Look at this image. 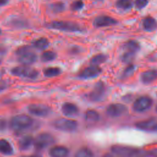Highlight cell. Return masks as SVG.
Masks as SVG:
<instances>
[{"label": "cell", "mask_w": 157, "mask_h": 157, "mask_svg": "<svg viewBox=\"0 0 157 157\" xmlns=\"http://www.w3.org/2000/svg\"><path fill=\"white\" fill-rule=\"evenodd\" d=\"M50 157H68L69 151L67 148L64 146H54L52 147L48 151Z\"/></svg>", "instance_id": "15"}, {"label": "cell", "mask_w": 157, "mask_h": 157, "mask_svg": "<svg viewBox=\"0 0 157 157\" xmlns=\"http://www.w3.org/2000/svg\"><path fill=\"white\" fill-rule=\"evenodd\" d=\"M65 9V5L62 2H56L50 5V9L54 13L62 12Z\"/></svg>", "instance_id": "29"}, {"label": "cell", "mask_w": 157, "mask_h": 157, "mask_svg": "<svg viewBox=\"0 0 157 157\" xmlns=\"http://www.w3.org/2000/svg\"><path fill=\"white\" fill-rule=\"evenodd\" d=\"M153 101L152 99L147 96H143L138 98L133 103V109L137 112H143L149 109Z\"/></svg>", "instance_id": "8"}, {"label": "cell", "mask_w": 157, "mask_h": 157, "mask_svg": "<svg viewBox=\"0 0 157 157\" xmlns=\"http://www.w3.org/2000/svg\"><path fill=\"white\" fill-rule=\"evenodd\" d=\"M134 65H132V64L129 65V66L126 68V69L124 71L123 76L127 77V76H128V75L132 74V72H134Z\"/></svg>", "instance_id": "35"}, {"label": "cell", "mask_w": 157, "mask_h": 157, "mask_svg": "<svg viewBox=\"0 0 157 157\" xmlns=\"http://www.w3.org/2000/svg\"><path fill=\"white\" fill-rule=\"evenodd\" d=\"M107 59V56L102 53L97 54L92 57L90 60L91 65L99 66L100 64L104 63Z\"/></svg>", "instance_id": "26"}, {"label": "cell", "mask_w": 157, "mask_h": 157, "mask_svg": "<svg viewBox=\"0 0 157 157\" xmlns=\"http://www.w3.org/2000/svg\"><path fill=\"white\" fill-rule=\"evenodd\" d=\"M61 111L64 115L67 117L76 116L79 112L78 107L74 103L66 102L62 105Z\"/></svg>", "instance_id": "14"}, {"label": "cell", "mask_w": 157, "mask_h": 157, "mask_svg": "<svg viewBox=\"0 0 157 157\" xmlns=\"http://www.w3.org/2000/svg\"><path fill=\"white\" fill-rule=\"evenodd\" d=\"M6 52V48L2 45H0V55H4Z\"/></svg>", "instance_id": "40"}, {"label": "cell", "mask_w": 157, "mask_h": 157, "mask_svg": "<svg viewBox=\"0 0 157 157\" xmlns=\"http://www.w3.org/2000/svg\"><path fill=\"white\" fill-rule=\"evenodd\" d=\"M156 111H157V106H156Z\"/></svg>", "instance_id": "46"}, {"label": "cell", "mask_w": 157, "mask_h": 157, "mask_svg": "<svg viewBox=\"0 0 157 157\" xmlns=\"http://www.w3.org/2000/svg\"><path fill=\"white\" fill-rule=\"evenodd\" d=\"M13 152L11 144L5 139H0V153L4 155H11Z\"/></svg>", "instance_id": "22"}, {"label": "cell", "mask_w": 157, "mask_h": 157, "mask_svg": "<svg viewBox=\"0 0 157 157\" xmlns=\"http://www.w3.org/2000/svg\"><path fill=\"white\" fill-rule=\"evenodd\" d=\"M50 44L49 40L46 37H40L38 38L32 42L33 48H35L38 50H45L46 49Z\"/></svg>", "instance_id": "20"}, {"label": "cell", "mask_w": 157, "mask_h": 157, "mask_svg": "<svg viewBox=\"0 0 157 157\" xmlns=\"http://www.w3.org/2000/svg\"><path fill=\"white\" fill-rule=\"evenodd\" d=\"M102 72V69L99 66L91 65L82 69L78 74L81 79H90L98 77Z\"/></svg>", "instance_id": "10"}, {"label": "cell", "mask_w": 157, "mask_h": 157, "mask_svg": "<svg viewBox=\"0 0 157 157\" xmlns=\"http://www.w3.org/2000/svg\"><path fill=\"white\" fill-rule=\"evenodd\" d=\"M127 112V107L120 103H115L109 105L106 109L107 114L112 118L122 116Z\"/></svg>", "instance_id": "11"}, {"label": "cell", "mask_w": 157, "mask_h": 157, "mask_svg": "<svg viewBox=\"0 0 157 157\" xmlns=\"http://www.w3.org/2000/svg\"><path fill=\"white\" fill-rule=\"evenodd\" d=\"M111 151L118 157H144L142 150L123 145H114L112 147Z\"/></svg>", "instance_id": "3"}, {"label": "cell", "mask_w": 157, "mask_h": 157, "mask_svg": "<svg viewBox=\"0 0 157 157\" xmlns=\"http://www.w3.org/2000/svg\"><path fill=\"white\" fill-rule=\"evenodd\" d=\"M32 48H33V47L32 46H29V45H23V46H21L20 47H18L16 51H15V53L17 55H18V56L23 55V54H25L27 52H31L32 51Z\"/></svg>", "instance_id": "31"}, {"label": "cell", "mask_w": 157, "mask_h": 157, "mask_svg": "<svg viewBox=\"0 0 157 157\" xmlns=\"http://www.w3.org/2000/svg\"><path fill=\"white\" fill-rule=\"evenodd\" d=\"M70 52L71 54H77L80 52V50L78 47H74L71 48Z\"/></svg>", "instance_id": "38"}, {"label": "cell", "mask_w": 157, "mask_h": 157, "mask_svg": "<svg viewBox=\"0 0 157 157\" xmlns=\"http://www.w3.org/2000/svg\"><path fill=\"white\" fill-rule=\"evenodd\" d=\"M37 55L31 51L18 56V61L24 66H28L34 63L37 59Z\"/></svg>", "instance_id": "16"}, {"label": "cell", "mask_w": 157, "mask_h": 157, "mask_svg": "<svg viewBox=\"0 0 157 157\" xmlns=\"http://www.w3.org/2000/svg\"><path fill=\"white\" fill-rule=\"evenodd\" d=\"M150 156L157 157V149L151 150V151H150Z\"/></svg>", "instance_id": "42"}, {"label": "cell", "mask_w": 157, "mask_h": 157, "mask_svg": "<svg viewBox=\"0 0 157 157\" xmlns=\"http://www.w3.org/2000/svg\"><path fill=\"white\" fill-rule=\"evenodd\" d=\"M43 73L47 77H54L61 73V69L58 67H48L44 69Z\"/></svg>", "instance_id": "23"}, {"label": "cell", "mask_w": 157, "mask_h": 157, "mask_svg": "<svg viewBox=\"0 0 157 157\" xmlns=\"http://www.w3.org/2000/svg\"><path fill=\"white\" fill-rule=\"evenodd\" d=\"M55 142L54 137L47 132H42L38 134L34 139L35 148L37 150H42L49 147Z\"/></svg>", "instance_id": "6"}, {"label": "cell", "mask_w": 157, "mask_h": 157, "mask_svg": "<svg viewBox=\"0 0 157 157\" xmlns=\"http://www.w3.org/2000/svg\"><path fill=\"white\" fill-rule=\"evenodd\" d=\"M85 118L88 122H96L99 119V114L94 110H88L85 113Z\"/></svg>", "instance_id": "24"}, {"label": "cell", "mask_w": 157, "mask_h": 157, "mask_svg": "<svg viewBox=\"0 0 157 157\" xmlns=\"http://www.w3.org/2000/svg\"><path fill=\"white\" fill-rule=\"evenodd\" d=\"M1 29H0V35H1Z\"/></svg>", "instance_id": "44"}, {"label": "cell", "mask_w": 157, "mask_h": 157, "mask_svg": "<svg viewBox=\"0 0 157 157\" xmlns=\"http://www.w3.org/2000/svg\"><path fill=\"white\" fill-rule=\"evenodd\" d=\"M102 157H118L115 154L112 153V151L110 153H107L103 155Z\"/></svg>", "instance_id": "39"}, {"label": "cell", "mask_w": 157, "mask_h": 157, "mask_svg": "<svg viewBox=\"0 0 157 157\" xmlns=\"http://www.w3.org/2000/svg\"><path fill=\"white\" fill-rule=\"evenodd\" d=\"M56 58V54L53 51L47 50L44 52L41 56L40 59L43 62H50L54 60Z\"/></svg>", "instance_id": "25"}, {"label": "cell", "mask_w": 157, "mask_h": 157, "mask_svg": "<svg viewBox=\"0 0 157 157\" xmlns=\"http://www.w3.org/2000/svg\"><path fill=\"white\" fill-rule=\"evenodd\" d=\"M106 88L104 83L102 81L98 82L93 90L88 94V99L93 102L101 101L105 97Z\"/></svg>", "instance_id": "7"}, {"label": "cell", "mask_w": 157, "mask_h": 157, "mask_svg": "<svg viewBox=\"0 0 157 157\" xmlns=\"http://www.w3.org/2000/svg\"><path fill=\"white\" fill-rule=\"evenodd\" d=\"M34 120L28 115L20 114L13 116L10 120V129L16 134H20L30 129L33 125Z\"/></svg>", "instance_id": "1"}, {"label": "cell", "mask_w": 157, "mask_h": 157, "mask_svg": "<svg viewBox=\"0 0 157 157\" xmlns=\"http://www.w3.org/2000/svg\"><path fill=\"white\" fill-rule=\"evenodd\" d=\"M123 48L127 52L135 54L140 49V45L137 41L134 40H130L124 44Z\"/></svg>", "instance_id": "21"}, {"label": "cell", "mask_w": 157, "mask_h": 157, "mask_svg": "<svg viewBox=\"0 0 157 157\" xmlns=\"http://www.w3.org/2000/svg\"><path fill=\"white\" fill-rule=\"evenodd\" d=\"M132 0H117L116 6L119 9L127 10L132 7Z\"/></svg>", "instance_id": "28"}, {"label": "cell", "mask_w": 157, "mask_h": 157, "mask_svg": "<svg viewBox=\"0 0 157 157\" xmlns=\"http://www.w3.org/2000/svg\"><path fill=\"white\" fill-rule=\"evenodd\" d=\"M117 21L113 18L108 15H99L96 17L93 20V25L97 28L106 27L113 25L117 23Z\"/></svg>", "instance_id": "12"}, {"label": "cell", "mask_w": 157, "mask_h": 157, "mask_svg": "<svg viewBox=\"0 0 157 157\" xmlns=\"http://www.w3.org/2000/svg\"><path fill=\"white\" fill-rule=\"evenodd\" d=\"M10 72L13 75L29 79H35L39 75V72L37 70L29 66L24 65L12 68Z\"/></svg>", "instance_id": "5"}, {"label": "cell", "mask_w": 157, "mask_h": 157, "mask_svg": "<svg viewBox=\"0 0 157 157\" xmlns=\"http://www.w3.org/2000/svg\"><path fill=\"white\" fill-rule=\"evenodd\" d=\"M7 87V83L4 80H0V92L6 90Z\"/></svg>", "instance_id": "37"}, {"label": "cell", "mask_w": 157, "mask_h": 157, "mask_svg": "<svg viewBox=\"0 0 157 157\" xmlns=\"http://www.w3.org/2000/svg\"><path fill=\"white\" fill-rule=\"evenodd\" d=\"M34 138L30 135L23 136L18 142V145L21 150H28L34 144Z\"/></svg>", "instance_id": "18"}, {"label": "cell", "mask_w": 157, "mask_h": 157, "mask_svg": "<svg viewBox=\"0 0 157 157\" xmlns=\"http://www.w3.org/2000/svg\"><path fill=\"white\" fill-rule=\"evenodd\" d=\"M21 157H42V156H39L38 155H29V156H21Z\"/></svg>", "instance_id": "43"}, {"label": "cell", "mask_w": 157, "mask_h": 157, "mask_svg": "<svg viewBox=\"0 0 157 157\" xmlns=\"http://www.w3.org/2000/svg\"><path fill=\"white\" fill-rule=\"evenodd\" d=\"M74 157H94V155L88 148L82 147L77 151Z\"/></svg>", "instance_id": "27"}, {"label": "cell", "mask_w": 157, "mask_h": 157, "mask_svg": "<svg viewBox=\"0 0 157 157\" xmlns=\"http://www.w3.org/2000/svg\"><path fill=\"white\" fill-rule=\"evenodd\" d=\"M9 2V0H0V7L4 6Z\"/></svg>", "instance_id": "41"}, {"label": "cell", "mask_w": 157, "mask_h": 157, "mask_svg": "<svg viewBox=\"0 0 157 157\" xmlns=\"http://www.w3.org/2000/svg\"><path fill=\"white\" fill-rule=\"evenodd\" d=\"M136 126L137 128L142 131L148 132H157V120L154 119H150L139 121L136 123Z\"/></svg>", "instance_id": "13"}, {"label": "cell", "mask_w": 157, "mask_h": 157, "mask_svg": "<svg viewBox=\"0 0 157 157\" xmlns=\"http://www.w3.org/2000/svg\"><path fill=\"white\" fill-rule=\"evenodd\" d=\"M134 53H130V52H126L121 56V59L124 63H129L131 61H132V59L134 58Z\"/></svg>", "instance_id": "33"}, {"label": "cell", "mask_w": 157, "mask_h": 157, "mask_svg": "<svg viewBox=\"0 0 157 157\" xmlns=\"http://www.w3.org/2000/svg\"><path fill=\"white\" fill-rule=\"evenodd\" d=\"M46 27L48 28L56 29L61 31L66 32H82V27L77 23L64 20H55L50 21L46 24Z\"/></svg>", "instance_id": "2"}, {"label": "cell", "mask_w": 157, "mask_h": 157, "mask_svg": "<svg viewBox=\"0 0 157 157\" xmlns=\"http://www.w3.org/2000/svg\"><path fill=\"white\" fill-rule=\"evenodd\" d=\"M148 4V0H135L134 4L137 9H141L145 7Z\"/></svg>", "instance_id": "34"}, {"label": "cell", "mask_w": 157, "mask_h": 157, "mask_svg": "<svg viewBox=\"0 0 157 157\" xmlns=\"http://www.w3.org/2000/svg\"><path fill=\"white\" fill-rule=\"evenodd\" d=\"M96 1H103V0H96Z\"/></svg>", "instance_id": "45"}, {"label": "cell", "mask_w": 157, "mask_h": 157, "mask_svg": "<svg viewBox=\"0 0 157 157\" xmlns=\"http://www.w3.org/2000/svg\"><path fill=\"white\" fill-rule=\"evenodd\" d=\"M142 26L147 31H153L157 28V22L151 17H147L142 21Z\"/></svg>", "instance_id": "19"}, {"label": "cell", "mask_w": 157, "mask_h": 157, "mask_svg": "<svg viewBox=\"0 0 157 157\" xmlns=\"http://www.w3.org/2000/svg\"><path fill=\"white\" fill-rule=\"evenodd\" d=\"M84 6V3L82 0H75L71 5V9L73 11H77L81 10Z\"/></svg>", "instance_id": "32"}, {"label": "cell", "mask_w": 157, "mask_h": 157, "mask_svg": "<svg viewBox=\"0 0 157 157\" xmlns=\"http://www.w3.org/2000/svg\"><path fill=\"white\" fill-rule=\"evenodd\" d=\"M28 112L36 117H44L48 115L51 112V109L47 105L41 104H32L28 107Z\"/></svg>", "instance_id": "9"}, {"label": "cell", "mask_w": 157, "mask_h": 157, "mask_svg": "<svg viewBox=\"0 0 157 157\" xmlns=\"http://www.w3.org/2000/svg\"><path fill=\"white\" fill-rule=\"evenodd\" d=\"M7 128V122L6 120L0 118V132L4 131Z\"/></svg>", "instance_id": "36"}, {"label": "cell", "mask_w": 157, "mask_h": 157, "mask_svg": "<svg viewBox=\"0 0 157 157\" xmlns=\"http://www.w3.org/2000/svg\"><path fill=\"white\" fill-rule=\"evenodd\" d=\"M157 79V71L148 70L144 72L140 75V80L145 84L150 83Z\"/></svg>", "instance_id": "17"}, {"label": "cell", "mask_w": 157, "mask_h": 157, "mask_svg": "<svg viewBox=\"0 0 157 157\" xmlns=\"http://www.w3.org/2000/svg\"><path fill=\"white\" fill-rule=\"evenodd\" d=\"M12 26L16 27V28H26L28 26V22L23 19L16 18L11 21L10 22Z\"/></svg>", "instance_id": "30"}, {"label": "cell", "mask_w": 157, "mask_h": 157, "mask_svg": "<svg viewBox=\"0 0 157 157\" xmlns=\"http://www.w3.org/2000/svg\"><path fill=\"white\" fill-rule=\"evenodd\" d=\"M52 124L55 129L64 132L75 131L78 126V123L76 121L66 118L55 120Z\"/></svg>", "instance_id": "4"}]
</instances>
